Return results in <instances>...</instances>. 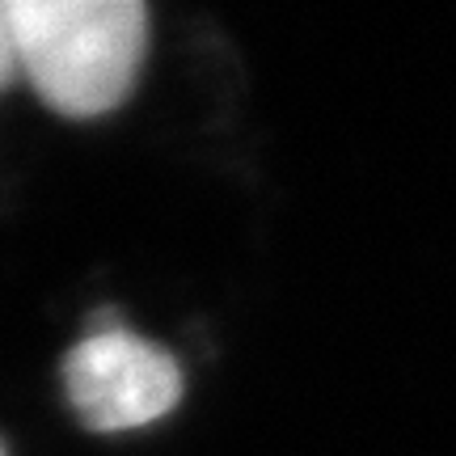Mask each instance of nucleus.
<instances>
[{"label":"nucleus","instance_id":"obj_1","mask_svg":"<svg viewBox=\"0 0 456 456\" xmlns=\"http://www.w3.org/2000/svg\"><path fill=\"white\" fill-rule=\"evenodd\" d=\"M17 72L51 110L94 118L135 85L148 13L135 0H9Z\"/></svg>","mask_w":456,"mask_h":456},{"label":"nucleus","instance_id":"obj_2","mask_svg":"<svg viewBox=\"0 0 456 456\" xmlns=\"http://www.w3.org/2000/svg\"><path fill=\"white\" fill-rule=\"evenodd\" d=\"M68 406L89 431L114 436L165 419L182 397L178 359L127 330L85 334L64 355Z\"/></svg>","mask_w":456,"mask_h":456},{"label":"nucleus","instance_id":"obj_3","mask_svg":"<svg viewBox=\"0 0 456 456\" xmlns=\"http://www.w3.org/2000/svg\"><path fill=\"white\" fill-rule=\"evenodd\" d=\"M17 77V43H13V17L9 0H0V89Z\"/></svg>","mask_w":456,"mask_h":456},{"label":"nucleus","instance_id":"obj_4","mask_svg":"<svg viewBox=\"0 0 456 456\" xmlns=\"http://www.w3.org/2000/svg\"><path fill=\"white\" fill-rule=\"evenodd\" d=\"M0 456H9V452H4V444H0Z\"/></svg>","mask_w":456,"mask_h":456}]
</instances>
